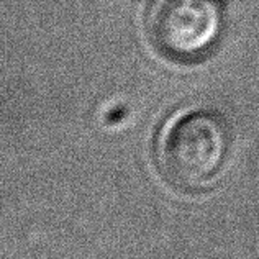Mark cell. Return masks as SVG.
<instances>
[{"label":"cell","instance_id":"obj_2","mask_svg":"<svg viewBox=\"0 0 259 259\" xmlns=\"http://www.w3.org/2000/svg\"><path fill=\"white\" fill-rule=\"evenodd\" d=\"M225 23L222 0H156L146 28L162 58L176 64H197L220 46Z\"/></svg>","mask_w":259,"mask_h":259},{"label":"cell","instance_id":"obj_1","mask_svg":"<svg viewBox=\"0 0 259 259\" xmlns=\"http://www.w3.org/2000/svg\"><path fill=\"white\" fill-rule=\"evenodd\" d=\"M230 128L220 113L194 110L176 120L162 138L159 162L166 179L187 192L203 190L222 172Z\"/></svg>","mask_w":259,"mask_h":259}]
</instances>
